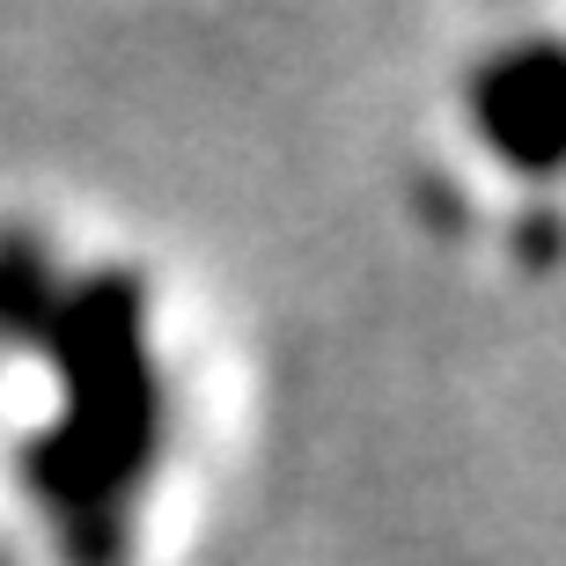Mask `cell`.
Segmentation results:
<instances>
[{"mask_svg": "<svg viewBox=\"0 0 566 566\" xmlns=\"http://www.w3.org/2000/svg\"><path fill=\"white\" fill-rule=\"evenodd\" d=\"M463 126L507 177H566V30H515L463 74Z\"/></svg>", "mask_w": 566, "mask_h": 566, "instance_id": "6da1fadb", "label": "cell"}]
</instances>
